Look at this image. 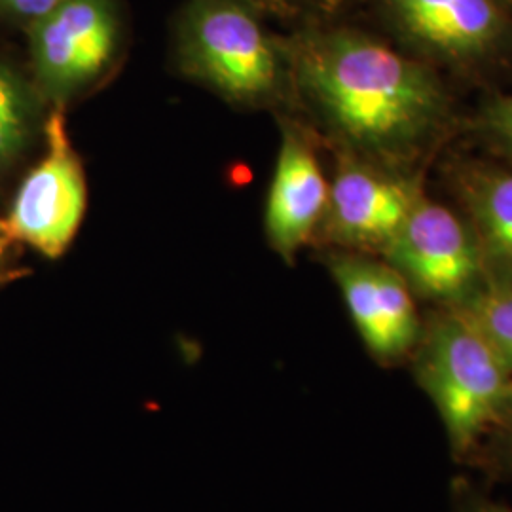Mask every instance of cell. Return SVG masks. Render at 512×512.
<instances>
[{"label": "cell", "mask_w": 512, "mask_h": 512, "mask_svg": "<svg viewBox=\"0 0 512 512\" xmlns=\"http://www.w3.org/2000/svg\"><path fill=\"white\" fill-rule=\"evenodd\" d=\"M44 156L19 184L8 217L0 220L4 241H19L40 255L67 251L86 211V179L67 133L61 107L44 122Z\"/></svg>", "instance_id": "cell-4"}, {"label": "cell", "mask_w": 512, "mask_h": 512, "mask_svg": "<svg viewBox=\"0 0 512 512\" xmlns=\"http://www.w3.org/2000/svg\"><path fill=\"white\" fill-rule=\"evenodd\" d=\"M512 370V279H488L456 304Z\"/></svg>", "instance_id": "cell-13"}, {"label": "cell", "mask_w": 512, "mask_h": 512, "mask_svg": "<svg viewBox=\"0 0 512 512\" xmlns=\"http://www.w3.org/2000/svg\"><path fill=\"white\" fill-rule=\"evenodd\" d=\"M329 266L370 355L380 363H397L412 353L421 323L403 275L361 256H334Z\"/></svg>", "instance_id": "cell-7"}, {"label": "cell", "mask_w": 512, "mask_h": 512, "mask_svg": "<svg viewBox=\"0 0 512 512\" xmlns=\"http://www.w3.org/2000/svg\"><path fill=\"white\" fill-rule=\"evenodd\" d=\"M122 42L114 0H65L29 27L38 88L61 107L103 78Z\"/></svg>", "instance_id": "cell-5"}, {"label": "cell", "mask_w": 512, "mask_h": 512, "mask_svg": "<svg viewBox=\"0 0 512 512\" xmlns=\"http://www.w3.org/2000/svg\"><path fill=\"white\" fill-rule=\"evenodd\" d=\"M37 124L35 95L14 69L0 63V167L31 143Z\"/></svg>", "instance_id": "cell-12"}, {"label": "cell", "mask_w": 512, "mask_h": 512, "mask_svg": "<svg viewBox=\"0 0 512 512\" xmlns=\"http://www.w3.org/2000/svg\"><path fill=\"white\" fill-rule=\"evenodd\" d=\"M6 241H4V238H2V232H0V249H2V245H4Z\"/></svg>", "instance_id": "cell-19"}, {"label": "cell", "mask_w": 512, "mask_h": 512, "mask_svg": "<svg viewBox=\"0 0 512 512\" xmlns=\"http://www.w3.org/2000/svg\"><path fill=\"white\" fill-rule=\"evenodd\" d=\"M414 200L401 184L368 169L348 165L330 186L332 232L353 245H382L399 230Z\"/></svg>", "instance_id": "cell-9"}, {"label": "cell", "mask_w": 512, "mask_h": 512, "mask_svg": "<svg viewBox=\"0 0 512 512\" xmlns=\"http://www.w3.org/2000/svg\"><path fill=\"white\" fill-rule=\"evenodd\" d=\"M414 376L439 414L450 452L471 461L512 401V370L458 306L431 317Z\"/></svg>", "instance_id": "cell-2"}, {"label": "cell", "mask_w": 512, "mask_h": 512, "mask_svg": "<svg viewBox=\"0 0 512 512\" xmlns=\"http://www.w3.org/2000/svg\"><path fill=\"white\" fill-rule=\"evenodd\" d=\"M450 497V512H512L511 505L484 494L471 480H456Z\"/></svg>", "instance_id": "cell-15"}, {"label": "cell", "mask_w": 512, "mask_h": 512, "mask_svg": "<svg viewBox=\"0 0 512 512\" xmlns=\"http://www.w3.org/2000/svg\"><path fill=\"white\" fill-rule=\"evenodd\" d=\"M471 461L494 476L512 480V401L494 429L482 440Z\"/></svg>", "instance_id": "cell-14"}, {"label": "cell", "mask_w": 512, "mask_h": 512, "mask_svg": "<svg viewBox=\"0 0 512 512\" xmlns=\"http://www.w3.org/2000/svg\"><path fill=\"white\" fill-rule=\"evenodd\" d=\"M304 90L330 124L372 152H403L435 128L437 80L416 61L359 33L306 40L296 55Z\"/></svg>", "instance_id": "cell-1"}, {"label": "cell", "mask_w": 512, "mask_h": 512, "mask_svg": "<svg viewBox=\"0 0 512 512\" xmlns=\"http://www.w3.org/2000/svg\"><path fill=\"white\" fill-rule=\"evenodd\" d=\"M486 124L512 150V95L495 99L486 110Z\"/></svg>", "instance_id": "cell-17"}, {"label": "cell", "mask_w": 512, "mask_h": 512, "mask_svg": "<svg viewBox=\"0 0 512 512\" xmlns=\"http://www.w3.org/2000/svg\"><path fill=\"white\" fill-rule=\"evenodd\" d=\"M65 0H0V14L23 23L27 29L52 14Z\"/></svg>", "instance_id": "cell-16"}, {"label": "cell", "mask_w": 512, "mask_h": 512, "mask_svg": "<svg viewBox=\"0 0 512 512\" xmlns=\"http://www.w3.org/2000/svg\"><path fill=\"white\" fill-rule=\"evenodd\" d=\"M239 2L247 4L255 12L268 10V12H277V14H289V12H298L302 8H308L317 0H239Z\"/></svg>", "instance_id": "cell-18"}, {"label": "cell", "mask_w": 512, "mask_h": 512, "mask_svg": "<svg viewBox=\"0 0 512 512\" xmlns=\"http://www.w3.org/2000/svg\"><path fill=\"white\" fill-rule=\"evenodd\" d=\"M416 37L448 54L486 50L501 29L492 0H393Z\"/></svg>", "instance_id": "cell-10"}, {"label": "cell", "mask_w": 512, "mask_h": 512, "mask_svg": "<svg viewBox=\"0 0 512 512\" xmlns=\"http://www.w3.org/2000/svg\"><path fill=\"white\" fill-rule=\"evenodd\" d=\"M469 202L488 253L512 279V173L478 177L471 184Z\"/></svg>", "instance_id": "cell-11"}, {"label": "cell", "mask_w": 512, "mask_h": 512, "mask_svg": "<svg viewBox=\"0 0 512 512\" xmlns=\"http://www.w3.org/2000/svg\"><path fill=\"white\" fill-rule=\"evenodd\" d=\"M389 266L418 293L456 306L480 283V253L465 224L439 203L414 202L384 245Z\"/></svg>", "instance_id": "cell-6"}, {"label": "cell", "mask_w": 512, "mask_h": 512, "mask_svg": "<svg viewBox=\"0 0 512 512\" xmlns=\"http://www.w3.org/2000/svg\"><path fill=\"white\" fill-rule=\"evenodd\" d=\"M329 194L313 150L296 131L285 129L266 203V232L279 255L291 258L310 239L327 215Z\"/></svg>", "instance_id": "cell-8"}, {"label": "cell", "mask_w": 512, "mask_h": 512, "mask_svg": "<svg viewBox=\"0 0 512 512\" xmlns=\"http://www.w3.org/2000/svg\"><path fill=\"white\" fill-rule=\"evenodd\" d=\"M177 55L184 73L234 103H262L281 84L274 42L239 0H192L179 21Z\"/></svg>", "instance_id": "cell-3"}]
</instances>
